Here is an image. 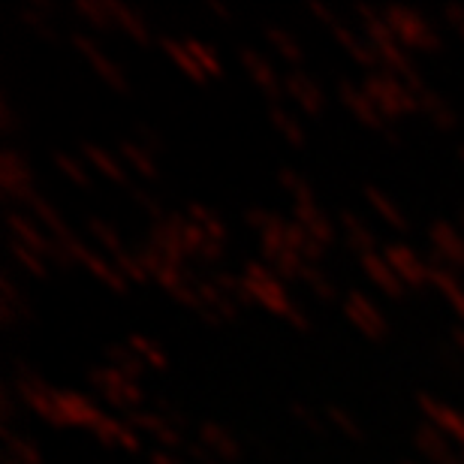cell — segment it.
Returning a JSON list of instances; mask_svg holds the SVG:
<instances>
[{
  "mask_svg": "<svg viewBox=\"0 0 464 464\" xmlns=\"http://www.w3.org/2000/svg\"><path fill=\"white\" fill-rule=\"evenodd\" d=\"M154 413H160L163 420L169 422L172 429H179V431H181V425L188 422V420H184V413L179 411V407L169 404V401H163V398H157V401H154Z\"/></svg>",
  "mask_w": 464,
  "mask_h": 464,
  "instance_id": "52",
  "label": "cell"
},
{
  "mask_svg": "<svg viewBox=\"0 0 464 464\" xmlns=\"http://www.w3.org/2000/svg\"><path fill=\"white\" fill-rule=\"evenodd\" d=\"M365 193H368V202L377 208V215L383 218L389 227L398 229V232H407V227H411V224H407L404 215H401V208H398L395 202L386 197V193H380L377 188H365Z\"/></svg>",
  "mask_w": 464,
  "mask_h": 464,
  "instance_id": "33",
  "label": "cell"
},
{
  "mask_svg": "<svg viewBox=\"0 0 464 464\" xmlns=\"http://www.w3.org/2000/svg\"><path fill=\"white\" fill-rule=\"evenodd\" d=\"M338 218H341V229H344V241H347V245L356 250L359 256L374 254L377 238H374V232L365 227V220H362L359 215H353V211H341Z\"/></svg>",
  "mask_w": 464,
  "mask_h": 464,
  "instance_id": "23",
  "label": "cell"
},
{
  "mask_svg": "<svg viewBox=\"0 0 464 464\" xmlns=\"http://www.w3.org/2000/svg\"><path fill=\"white\" fill-rule=\"evenodd\" d=\"M362 88H365L368 97L374 100L377 112L383 115V121H395L401 115L420 112V97L404 85V79H398L386 70L368 72L365 82H362Z\"/></svg>",
  "mask_w": 464,
  "mask_h": 464,
  "instance_id": "1",
  "label": "cell"
},
{
  "mask_svg": "<svg viewBox=\"0 0 464 464\" xmlns=\"http://www.w3.org/2000/svg\"><path fill=\"white\" fill-rule=\"evenodd\" d=\"M88 380H91V386L97 389L100 395L106 398L109 404L115 407V411H121V413H133V411H139L142 407V401H145V392H142V386L136 383V380H130V377H124L121 374L118 368H112V365H103V368H94L88 374Z\"/></svg>",
  "mask_w": 464,
  "mask_h": 464,
  "instance_id": "2",
  "label": "cell"
},
{
  "mask_svg": "<svg viewBox=\"0 0 464 464\" xmlns=\"http://www.w3.org/2000/svg\"><path fill=\"white\" fill-rule=\"evenodd\" d=\"M245 286L250 293V299L263 304L266 311L272 314H281V317H286L293 308L290 302V293L284 290V281L275 275L272 266H263V263H247L245 266Z\"/></svg>",
  "mask_w": 464,
  "mask_h": 464,
  "instance_id": "3",
  "label": "cell"
},
{
  "mask_svg": "<svg viewBox=\"0 0 464 464\" xmlns=\"http://www.w3.org/2000/svg\"><path fill=\"white\" fill-rule=\"evenodd\" d=\"M416 401H420V411L429 416V422L434 425V429H440L447 438L459 440L464 447V416L459 411H452V407L434 401L431 395H420Z\"/></svg>",
  "mask_w": 464,
  "mask_h": 464,
  "instance_id": "10",
  "label": "cell"
},
{
  "mask_svg": "<svg viewBox=\"0 0 464 464\" xmlns=\"http://www.w3.org/2000/svg\"><path fill=\"white\" fill-rule=\"evenodd\" d=\"M277 179H281L284 188L293 193V206H295V202H314V190H311V184L304 181L299 172H293V169H281V175H277Z\"/></svg>",
  "mask_w": 464,
  "mask_h": 464,
  "instance_id": "42",
  "label": "cell"
},
{
  "mask_svg": "<svg viewBox=\"0 0 464 464\" xmlns=\"http://www.w3.org/2000/svg\"><path fill=\"white\" fill-rule=\"evenodd\" d=\"M459 227H461V229H464V208H461V211H459Z\"/></svg>",
  "mask_w": 464,
  "mask_h": 464,
  "instance_id": "61",
  "label": "cell"
},
{
  "mask_svg": "<svg viewBox=\"0 0 464 464\" xmlns=\"http://www.w3.org/2000/svg\"><path fill=\"white\" fill-rule=\"evenodd\" d=\"M188 456H190L193 461H197V464H224V461H220V459L215 456V452L202 447L199 440H197V443H188Z\"/></svg>",
  "mask_w": 464,
  "mask_h": 464,
  "instance_id": "54",
  "label": "cell"
},
{
  "mask_svg": "<svg viewBox=\"0 0 464 464\" xmlns=\"http://www.w3.org/2000/svg\"><path fill=\"white\" fill-rule=\"evenodd\" d=\"M0 127H4L6 133H13V130H15V115L9 112V103H6V100H0Z\"/></svg>",
  "mask_w": 464,
  "mask_h": 464,
  "instance_id": "57",
  "label": "cell"
},
{
  "mask_svg": "<svg viewBox=\"0 0 464 464\" xmlns=\"http://www.w3.org/2000/svg\"><path fill=\"white\" fill-rule=\"evenodd\" d=\"M431 284L438 286L443 295H447L452 311H456L461 317V323H464V290H461L456 272H447V268H431Z\"/></svg>",
  "mask_w": 464,
  "mask_h": 464,
  "instance_id": "28",
  "label": "cell"
},
{
  "mask_svg": "<svg viewBox=\"0 0 464 464\" xmlns=\"http://www.w3.org/2000/svg\"><path fill=\"white\" fill-rule=\"evenodd\" d=\"M109 365L118 368L124 377L136 380V383H139V377L145 374V362L136 356L133 347H109Z\"/></svg>",
  "mask_w": 464,
  "mask_h": 464,
  "instance_id": "34",
  "label": "cell"
},
{
  "mask_svg": "<svg viewBox=\"0 0 464 464\" xmlns=\"http://www.w3.org/2000/svg\"><path fill=\"white\" fill-rule=\"evenodd\" d=\"M420 112L429 115L440 130H452V127H456V112L450 109L447 100L438 97V94H434V91H429V88H425L422 94H420Z\"/></svg>",
  "mask_w": 464,
  "mask_h": 464,
  "instance_id": "27",
  "label": "cell"
},
{
  "mask_svg": "<svg viewBox=\"0 0 464 464\" xmlns=\"http://www.w3.org/2000/svg\"><path fill=\"white\" fill-rule=\"evenodd\" d=\"M338 94H341V100H344V106H347L350 112L362 121V124H368V127H374V130H383V133H386L383 115L377 112L374 100L368 97V91H365V88L353 85V82H347V79H344V82H341V85H338Z\"/></svg>",
  "mask_w": 464,
  "mask_h": 464,
  "instance_id": "11",
  "label": "cell"
},
{
  "mask_svg": "<svg viewBox=\"0 0 464 464\" xmlns=\"http://www.w3.org/2000/svg\"><path fill=\"white\" fill-rule=\"evenodd\" d=\"M127 422L133 425L136 431H148V434H154V438L160 440V443H166V447H169V450L184 447L181 431H179V429H172V425L166 422L160 413H154V411H133V413H127Z\"/></svg>",
  "mask_w": 464,
  "mask_h": 464,
  "instance_id": "17",
  "label": "cell"
},
{
  "mask_svg": "<svg viewBox=\"0 0 464 464\" xmlns=\"http://www.w3.org/2000/svg\"><path fill=\"white\" fill-rule=\"evenodd\" d=\"M268 118H272V124L281 130L286 139H290V145H304V130L299 127V121L286 112V109L272 103V109H268Z\"/></svg>",
  "mask_w": 464,
  "mask_h": 464,
  "instance_id": "38",
  "label": "cell"
},
{
  "mask_svg": "<svg viewBox=\"0 0 464 464\" xmlns=\"http://www.w3.org/2000/svg\"><path fill=\"white\" fill-rule=\"evenodd\" d=\"M13 386L18 389L22 401L31 407L36 416H43V420L52 422V425H67L63 422V413H61V392H54L52 386H45L31 368L15 365V383Z\"/></svg>",
  "mask_w": 464,
  "mask_h": 464,
  "instance_id": "5",
  "label": "cell"
},
{
  "mask_svg": "<svg viewBox=\"0 0 464 464\" xmlns=\"http://www.w3.org/2000/svg\"><path fill=\"white\" fill-rule=\"evenodd\" d=\"M199 443L206 450H211L215 456L229 464V461H238L241 459V443L236 434H229L224 425H218V422H202L199 425Z\"/></svg>",
  "mask_w": 464,
  "mask_h": 464,
  "instance_id": "16",
  "label": "cell"
},
{
  "mask_svg": "<svg viewBox=\"0 0 464 464\" xmlns=\"http://www.w3.org/2000/svg\"><path fill=\"white\" fill-rule=\"evenodd\" d=\"M293 220L299 227L308 229V236L317 238L323 247H329L332 241H335V224H332V218H326L317 208V202H295V206H293Z\"/></svg>",
  "mask_w": 464,
  "mask_h": 464,
  "instance_id": "12",
  "label": "cell"
},
{
  "mask_svg": "<svg viewBox=\"0 0 464 464\" xmlns=\"http://www.w3.org/2000/svg\"><path fill=\"white\" fill-rule=\"evenodd\" d=\"M88 268L91 275L97 277V281H103L109 290H115V293H124L127 290V281H124V275L118 272L115 268V263H106L103 256H97L94 250H91V254L85 256V263H82Z\"/></svg>",
  "mask_w": 464,
  "mask_h": 464,
  "instance_id": "29",
  "label": "cell"
},
{
  "mask_svg": "<svg viewBox=\"0 0 464 464\" xmlns=\"http://www.w3.org/2000/svg\"><path fill=\"white\" fill-rule=\"evenodd\" d=\"M151 464H181L175 456H169V452L166 450H154L151 452Z\"/></svg>",
  "mask_w": 464,
  "mask_h": 464,
  "instance_id": "58",
  "label": "cell"
},
{
  "mask_svg": "<svg viewBox=\"0 0 464 464\" xmlns=\"http://www.w3.org/2000/svg\"><path fill=\"white\" fill-rule=\"evenodd\" d=\"M13 254L15 259L22 263L27 272H31L34 277H49V268H45V259L40 254H34L31 247H24L22 241H13Z\"/></svg>",
  "mask_w": 464,
  "mask_h": 464,
  "instance_id": "43",
  "label": "cell"
},
{
  "mask_svg": "<svg viewBox=\"0 0 464 464\" xmlns=\"http://www.w3.org/2000/svg\"><path fill=\"white\" fill-rule=\"evenodd\" d=\"M76 13L85 18L91 27H100V31L115 27V15H112L109 0H76Z\"/></svg>",
  "mask_w": 464,
  "mask_h": 464,
  "instance_id": "31",
  "label": "cell"
},
{
  "mask_svg": "<svg viewBox=\"0 0 464 464\" xmlns=\"http://www.w3.org/2000/svg\"><path fill=\"white\" fill-rule=\"evenodd\" d=\"M299 281H304V284H308L311 290L317 293L323 302H335V299H338V290H335V284H332L329 277L320 272V266H311V263H304V268H302V277H299Z\"/></svg>",
  "mask_w": 464,
  "mask_h": 464,
  "instance_id": "37",
  "label": "cell"
},
{
  "mask_svg": "<svg viewBox=\"0 0 464 464\" xmlns=\"http://www.w3.org/2000/svg\"><path fill=\"white\" fill-rule=\"evenodd\" d=\"M9 232H13V241H22L24 247H31L34 254H40L43 259H49L52 263V236H43L40 229L34 227L31 218L18 215V211H9Z\"/></svg>",
  "mask_w": 464,
  "mask_h": 464,
  "instance_id": "18",
  "label": "cell"
},
{
  "mask_svg": "<svg viewBox=\"0 0 464 464\" xmlns=\"http://www.w3.org/2000/svg\"><path fill=\"white\" fill-rule=\"evenodd\" d=\"M452 344H456V350L464 356V326H456V329H452Z\"/></svg>",
  "mask_w": 464,
  "mask_h": 464,
  "instance_id": "60",
  "label": "cell"
},
{
  "mask_svg": "<svg viewBox=\"0 0 464 464\" xmlns=\"http://www.w3.org/2000/svg\"><path fill=\"white\" fill-rule=\"evenodd\" d=\"M118 154H121V160H124V166L136 169L148 181H154L157 175H160V172H157V166H154V157L148 154L145 148L136 142V139H121V142H118Z\"/></svg>",
  "mask_w": 464,
  "mask_h": 464,
  "instance_id": "24",
  "label": "cell"
},
{
  "mask_svg": "<svg viewBox=\"0 0 464 464\" xmlns=\"http://www.w3.org/2000/svg\"><path fill=\"white\" fill-rule=\"evenodd\" d=\"M130 347L136 350V356L142 359L145 365H151V368H166V356L151 344V341H145L142 335H133V338H130Z\"/></svg>",
  "mask_w": 464,
  "mask_h": 464,
  "instance_id": "47",
  "label": "cell"
},
{
  "mask_svg": "<svg viewBox=\"0 0 464 464\" xmlns=\"http://www.w3.org/2000/svg\"><path fill=\"white\" fill-rule=\"evenodd\" d=\"M82 154H85V157H88V163H91V166H97V169L103 172L106 179H112L115 184H127V188H130L127 172H124V163L115 160V157L109 154L106 148H100V145H91V142H85V145H82Z\"/></svg>",
  "mask_w": 464,
  "mask_h": 464,
  "instance_id": "26",
  "label": "cell"
},
{
  "mask_svg": "<svg viewBox=\"0 0 464 464\" xmlns=\"http://www.w3.org/2000/svg\"><path fill=\"white\" fill-rule=\"evenodd\" d=\"M275 218H277L275 211H263V208H250L247 215H245L247 224L254 227V229H259V232H266L268 227H272V224H275Z\"/></svg>",
  "mask_w": 464,
  "mask_h": 464,
  "instance_id": "53",
  "label": "cell"
},
{
  "mask_svg": "<svg viewBox=\"0 0 464 464\" xmlns=\"http://www.w3.org/2000/svg\"><path fill=\"white\" fill-rule=\"evenodd\" d=\"M266 40L272 43L275 49L281 52L286 61H293V63H299V61H302V49H299V43H295L293 36L286 34V31H281V27H272V24H268V27H266Z\"/></svg>",
  "mask_w": 464,
  "mask_h": 464,
  "instance_id": "40",
  "label": "cell"
},
{
  "mask_svg": "<svg viewBox=\"0 0 464 464\" xmlns=\"http://www.w3.org/2000/svg\"><path fill=\"white\" fill-rule=\"evenodd\" d=\"M130 190H133V199H136V206L145 211V218H148V220H151V227L163 224V220L169 218V215H166V211H163V206H160V202H157L154 197H148V193H145L142 188H130Z\"/></svg>",
  "mask_w": 464,
  "mask_h": 464,
  "instance_id": "48",
  "label": "cell"
},
{
  "mask_svg": "<svg viewBox=\"0 0 464 464\" xmlns=\"http://www.w3.org/2000/svg\"><path fill=\"white\" fill-rule=\"evenodd\" d=\"M332 34H335V40L344 45L347 54L353 61L359 63V67H365V70H380V58H377V52H374V45H371L368 40H359L356 34L350 31V27L344 22H338L335 27H332Z\"/></svg>",
  "mask_w": 464,
  "mask_h": 464,
  "instance_id": "21",
  "label": "cell"
},
{
  "mask_svg": "<svg viewBox=\"0 0 464 464\" xmlns=\"http://www.w3.org/2000/svg\"><path fill=\"white\" fill-rule=\"evenodd\" d=\"M112 263H115L118 272L124 275L127 284H148V281H151V277H148V272H145V266L139 263V256L130 254V250H121L118 256H112Z\"/></svg>",
  "mask_w": 464,
  "mask_h": 464,
  "instance_id": "39",
  "label": "cell"
},
{
  "mask_svg": "<svg viewBox=\"0 0 464 464\" xmlns=\"http://www.w3.org/2000/svg\"><path fill=\"white\" fill-rule=\"evenodd\" d=\"M326 416L338 425L341 431L347 434V438H353V440H362V438H365V431L359 429V422L353 420V416H350L347 411H341L338 404H329V407H326Z\"/></svg>",
  "mask_w": 464,
  "mask_h": 464,
  "instance_id": "49",
  "label": "cell"
},
{
  "mask_svg": "<svg viewBox=\"0 0 464 464\" xmlns=\"http://www.w3.org/2000/svg\"><path fill=\"white\" fill-rule=\"evenodd\" d=\"M136 142H139V145H142V148H145V151H148V154H151V157L163 151V139H160V136H157V133H154V130H151V127H148V124H139V127H136Z\"/></svg>",
  "mask_w": 464,
  "mask_h": 464,
  "instance_id": "51",
  "label": "cell"
},
{
  "mask_svg": "<svg viewBox=\"0 0 464 464\" xmlns=\"http://www.w3.org/2000/svg\"><path fill=\"white\" fill-rule=\"evenodd\" d=\"M72 45L79 49V54L91 63V70L97 72L100 79L106 82V85H112L115 91H121V94H127V79L124 72H121V67L115 61H109L103 52H100V45L94 40H88L85 34H72Z\"/></svg>",
  "mask_w": 464,
  "mask_h": 464,
  "instance_id": "9",
  "label": "cell"
},
{
  "mask_svg": "<svg viewBox=\"0 0 464 464\" xmlns=\"http://www.w3.org/2000/svg\"><path fill=\"white\" fill-rule=\"evenodd\" d=\"M344 314L350 317V323L356 326L365 338H383L386 335V317L377 311V304L362 295L359 290H353L344 299Z\"/></svg>",
  "mask_w": 464,
  "mask_h": 464,
  "instance_id": "8",
  "label": "cell"
},
{
  "mask_svg": "<svg viewBox=\"0 0 464 464\" xmlns=\"http://www.w3.org/2000/svg\"><path fill=\"white\" fill-rule=\"evenodd\" d=\"M109 6H112V15H115V24L121 27V31H127L139 45H148L151 43V31H148L145 18L136 13L133 6L121 4V0H109Z\"/></svg>",
  "mask_w": 464,
  "mask_h": 464,
  "instance_id": "25",
  "label": "cell"
},
{
  "mask_svg": "<svg viewBox=\"0 0 464 464\" xmlns=\"http://www.w3.org/2000/svg\"><path fill=\"white\" fill-rule=\"evenodd\" d=\"M163 49H166V54H169V58L175 61V67H179L181 72H188V76H190L193 82H206V72L199 70L197 58H193L190 49H188V43L163 40Z\"/></svg>",
  "mask_w": 464,
  "mask_h": 464,
  "instance_id": "35",
  "label": "cell"
},
{
  "mask_svg": "<svg viewBox=\"0 0 464 464\" xmlns=\"http://www.w3.org/2000/svg\"><path fill=\"white\" fill-rule=\"evenodd\" d=\"M208 9H211L215 15L224 18V22H232V13H229V9H227L224 4H220V0H208Z\"/></svg>",
  "mask_w": 464,
  "mask_h": 464,
  "instance_id": "59",
  "label": "cell"
},
{
  "mask_svg": "<svg viewBox=\"0 0 464 464\" xmlns=\"http://www.w3.org/2000/svg\"><path fill=\"white\" fill-rule=\"evenodd\" d=\"M238 61L245 63V70L250 72V79H254L256 85L266 91V97H268V100H277V97H281L284 85L277 82V72L272 70V63H268L256 49H250V45H245V49H238Z\"/></svg>",
  "mask_w": 464,
  "mask_h": 464,
  "instance_id": "14",
  "label": "cell"
},
{
  "mask_svg": "<svg viewBox=\"0 0 464 464\" xmlns=\"http://www.w3.org/2000/svg\"><path fill=\"white\" fill-rule=\"evenodd\" d=\"M308 9H311V13H314V15H317V18H320V22H323V24H326V27H335V24H338V18H335V13H332V9H329V6H323V4H317V0H311V4H308Z\"/></svg>",
  "mask_w": 464,
  "mask_h": 464,
  "instance_id": "56",
  "label": "cell"
},
{
  "mask_svg": "<svg viewBox=\"0 0 464 464\" xmlns=\"http://www.w3.org/2000/svg\"><path fill=\"white\" fill-rule=\"evenodd\" d=\"M188 218L206 232L211 241H220V245H224L227 229H224V224H220V218L215 215V211H208L206 206H197V202H193V206H188Z\"/></svg>",
  "mask_w": 464,
  "mask_h": 464,
  "instance_id": "36",
  "label": "cell"
},
{
  "mask_svg": "<svg viewBox=\"0 0 464 464\" xmlns=\"http://www.w3.org/2000/svg\"><path fill=\"white\" fill-rule=\"evenodd\" d=\"M429 236H431L434 250H438V254L447 259L452 268L464 266V236L450 224V220H434Z\"/></svg>",
  "mask_w": 464,
  "mask_h": 464,
  "instance_id": "15",
  "label": "cell"
},
{
  "mask_svg": "<svg viewBox=\"0 0 464 464\" xmlns=\"http://www.w3.org/2000/svg\"><path fill=\"white\" fill-rule=\"evenodd\" d=\"M284 91L299 103L308 115L323 112V91L314 85V79L304 70H293L284 76Z\"/></svg>",
  "mask_w": 464,
  "mask_h": 464,
  "instance_id": "13",
  "label": "cell"
},
{
  "mask_svg": "<svg viewBox=\"0 0 464 464\" xmlns=\"http://www.w3.org/2000/svg\"><path fill=\"white\" fill-rule=\"evenodd\" d=\"M27 206H31V211H34V218L40 220V224L49 229V236L52 238H63V236H70V227L63 224V218L58 215V208L52 206V202H45L43 197H34L31 202H27Z\"/></svg>",
  "mask_w": 464,
  "mask_h": 464,
  "instance_id": "30",
  "label": "cell"
},
{
  "mask_svg": "<svg viewBox=\"0 0 464 464\" xmlns=\"http://www.w3.org/2000/svg\"><path fill=\"white\" fill-rule=\"evenodd\" d=\"M54 166L67 175V179L72 184H79V188H88L91 179H88V172L82 169V163L76 160V157H70V154H63V151H54Z\"/></svg>",
  "mask_w": 464,
  "mask_h": 464,
  "instance_id": "44",
  "label": "cell"
},
{
  "mask_svg": "<svg viewBox=\"0 0 464 464\" xmlns=\"http://www.w3.org/2000/svg\"><path fill=\"white\" fill-rule=\"evenodd\" d=\"M383 256H386V263L395 268V275L401 277V284H407L411 290H422L425 284H431L429 263H425L420 254H413L407 245H386Z\"/></svg>",
  "mask_w": 464,
  "mask_h": 464,
  "instance_id": "7",
  "label": "cell"
},
{
  "mask_svg": "<svg viewBox=\"0 0 464 464\" xmlns=\"http://www.w3.org/2000/svg\"><path fill=\"white\" fill-rule=\"evenodd\" d=\"M443 15H447V22L452 24V31H456V34L461 36V40H464V6H456V4H452V6L443 9Z\"/></svg>",
  "mask_w": 464,
  "mask_h": 464,
  "instance_id": "55",
  "label": "cell"
},
{
  "mask_svg": "<svg viewBox=\"0 0 464 464\" xmlns=\"http://www.w3.org/2000/svg\"><path fill=\"white\" fill-rule=\"evenodd\" d=\"M188 49H190L193 58H197L199 70L206 72V76H220V61H218V54L208 49V45H202L197 40H188Z\"/></svg>",
  "mask_w": 464,
  "mask_h": 464,
  "instance_id": "46",
  "label": "cell"
},
{
  "mask_svg": "<svg viewBox=\"0 0 464 464\" xmlns=\"http://www.w3.org/2000/svg\"><path fill=\"white\" fill-rule=\"evenodd\" d=\"M91 431H94L103 443H112V447H124L130 452L139 450V434L127 420L121 422V420H112V416H103V420H100Z\"/></svg>",
  "mask_w": 464,
  "mask_h": 464,
  "instance_id": "22",
  "label": "cell"
},
{
  "mask_svg": "<svg viewBox=\"0 0 464 464\" xmlns=\"http://www.w3.org/2000/svg\"><path fill=\"white\" fill-rule=\"evenodd\" d=\"M0 188H4L9 199L31 202L36 197L31 181V166H27L24 154H18L15 148H6L4 157H0Z\"/></svg>",
  "mask_w": 464,
  "mask_h": 464,
  "instance_id": "6",
  "label": "cell"
},
{
  "mask_svg": "<svg viewBox=\"0 0 464 464\" xmlns=\"http://www.w3.org/2000/svg\"><path fill=\"white\" fill-rule=\"evenodd\" d=\"M293 416H295V420H299L308 431H314V434H326V425L320 422V416L314 413L311 407H304V404L295 401V404H293Z\"/></svg>",
  "mask_w": 464,
  "mask_h": 464,
  "instance_id": "50",
  "label": "cell"
},
{
  "mask_svg": "<svg viewBox=\"0 0 464 464\" xmlns=\"http://www.w3.org/2000/svg\"><path fill=\"white\" fill-rule=\"evenodd\" d=\"M18 15H22V22H24V24H31L34 31L43 36V40H52V43L58 40V34H54V27H52V22H49V15L40 13L36 6H24Z\"/></svg>",
  "mask_w": 464,
  "mask_h": 464,
  "instance_id": "45",
  "label": "cell"
},
{
  "mask_svg": "<svg viewBox=\"0 0 464 464\" xmlns=\"http://www.w3.org/2000/svg\"><path fill=\"white\" fill-rule=\"evenodd\" d=\"M461 464H464V452H461Z\"/></svg>",
  "mask_w": 464,
  "mask_h": 464,
  "instance_id": "62",
  "label": "cell"
},
{
  "mask_svg": "<svg viewBox=\"0 0 464 464\" xmlns=\"http://www.w3.org/2000/svg\"><path fill=\"white\" fill-rule=\"evenodd\" d=\"M359 259H362V268H365V275H368L371 281H374L386 295H392V299H398V295L404 293L401 277L395 275V268L386 263V256H383V254H365V256H359Z\"/></svg>",
  "mask_w": 464,
  "mask_h": 464,
  "instance_id": "20",
  "label": "cell"
},
{
  "mask_svg": "<svg viewBox=\"0 0 464 464\" xmlns=\"http://www.w3.org/2000/svg\"><path fill=\"white\" fill-rule=\"evenodd\" d=\"M386 22L392 27V34L398 36V43L404 45L407 52L411 49H422V52H434L440 49V36L434 31V24H429L420 13L407 6H386Z\"/></svg>",
  "mask_w": 464,
  "mask_h": 464,
  "instance_id": "4",
  "label": "cell"
},
{
  "mask_svg": "<svg viewBox=\"0 0 464 464\" xmlns=\"http://www.w3.org/2000/svg\"><path fill=\"white\" fill-rule=\"evenodd\" d=\"M88 229H91V236H94L100 245H103L109 254L112 256H118L121 250H124V245H121V238H118V232L106 224V220H100V218H91L88 220Z\"/></svg>",
  "mask_w": 464,
  "mask_h": 464,
  "instance_id": "41",
  "label": "cell"
},
{
  "mask_svg": "<svg viewBox=\"0 0 464 464\" xmlns=\"http://www.w3.org/2000/svg\"><path fill=\"white\" fill-rule=\"evenodd\" d=\"M61 413H63V422L67 425H82V429H94V425L106 416L79 392H61Z\"/></svg>",
  "mask_w": 464,
  "mask_h": 464,
  "instance_id": "19",
  "label": "cell"
},
{
  "mask_svg": "<svg viewBox=\"0 0 464 464\" xmlns=\"http://www.w3.org/2000/svg\"><path fill=\"white\" fill-rule=\"evenodd\" d=\"M4 452L9 459H15L18 464H43L40 459V450L34 447L31 440L22 438V434L4 429Z\"/></svg>",
  "mask_w": 464,
  "mask_h": 464,
  "instance_id": "32",
  "label": "cell"
}]
</instances>
